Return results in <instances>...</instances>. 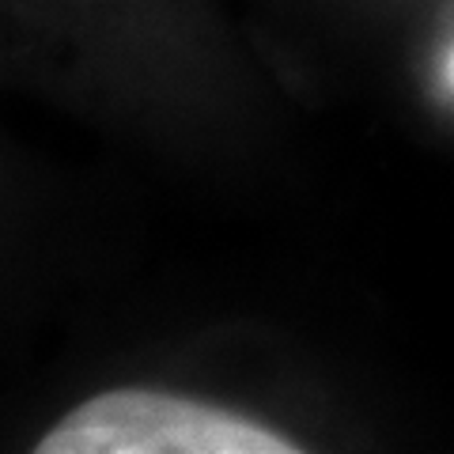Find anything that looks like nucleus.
Instances as JSON below:
<instances>
[{
    "label": "nucleus",
    "mask_w": 454,
    "mask_h": 454,
    "mask_svg": "<svg viewBox=\"0 0 454 454\" xmlns=\"http://www.w3.org/2000/svg\"><path fill=\"white\" fill-rule=\"evenodd\" d=\"M292 435L201 397L121 387L53 424L35 454H300Z\"/></svg>",
    "instance_id": "obj_1"
}]
</instances>
